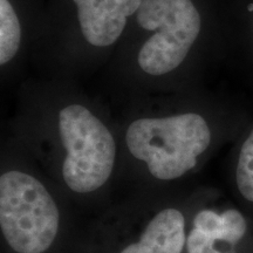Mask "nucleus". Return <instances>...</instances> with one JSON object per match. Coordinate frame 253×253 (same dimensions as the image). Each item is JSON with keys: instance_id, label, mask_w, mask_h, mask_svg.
I'll list each match as a JSON object with an SVG mask.
<instances>
[{"instance_id": "nucleus-8", "label": "nucleus", "mask_w": 253, "mask_h": 253, "mask_svg": "<svg viewBox=\"0 0 253 253\" xmlns=\"http://www.w3.org/2000/svg\"><path fill=\"white\" fill-rule=\"evenodd\" d=\"M184 244V217L176 209H166L148 224L140 242L121 253H182Z\"/></svg>"}, {"instance_id": "nucleus-6", "label": "nucleus", "mask_w": 253, "mask_h": 253, "mask_svg": "<svg viewBox=\"0 0 253 253\" xmlns=\"http://www.w3.org/2000/svg\"><path fill=\"white\" fill-rule=\"evenodd\" d=\"M46 0H0V75H25L45 14Z\"/></svg>"}, {"instance_id": "nucleus-3", "label": "nucleus", "mask_w": 253, "mask_h": 253, "mask_svg": "<svg viewBox=\"0 0 253 253\" xmlns=\"http://www.w3.org/2000/svg\"><path fill=\"white\" fill-rule=\"evenodd\" d=\"M211 140L210 126L197 112L137 118L125 132L131 156L147 163L151 175L164 181L178 178L194 169Z\"/></svg>"}, {"instance_id": "nucleus-7", "label": "nucleus", "mask_w": 253, "mask_h": 253, "mask_svg": "<svg viewBox=\"0 0 253 253\" xmlns=\"http://www.w3.org/2000/svg\"><path fill=\"white\" fill-rule=\"evenodd\" d=\"M194 226L186 240L188 253H237L235 246L219 249L217 245L223 242L238 244L248 227L243 214L233 209L220 214L201 211L195 217Z\"/></svg>"}, {"instance_id": "nucleus-1", "label": "nucleus", "mask_w": 253, "mask_h": 253, "mask_svg": "<svg viewBox=\"0 0 253 253\" xmlns=\"http://www.w3.org/2000/svg\"><path fill=\"white\" fill-rule=\"evenodd\" d=\"M205 31L203 0H143L100 75L131 89H184L197 75Z\"/></svg>"}, {"instance_id": "nucleus-2", "label": "nucleus", "mask_w": 253, "mask_h": 253, "mask_svg": "<svg viewBox=\"0 0 253 253\" xmlns=\"http://www.w3.org/2000/svg\"><path fill=\"white\" fill-rule=\"evenodd\" d=\"M143 0H46L32 50L37 77L79 81L100 75Z\"/></svg>"}, {"instance_id": "nucleus-9", "label": "nucleus", "mask_w": 253, "mask_h": 253, "mask_svg": "<svg viewBox=\"0 0 253 253\" xmlns=\"http://www.w3.org/2000/svg\"><path fill=\"white\" fill-rule=\"evenodd\" d=\"M236 178L242 195L250 202H253V130L240 149Z\"/></svg>"}, {"instance_id": "nucleus-4", "label": "nucleus", "mask_w": 253, "mask_h": 253, "mask_svg": "<svg viewBox=\"0 0 253 253\" xmlns=\"http://www.w3.org/2000/svg\"><path fill=\"white\" fill-rule=\"evenodd\" d=\"M56 131L66 153V184L79 194L101 188L112 175L118 150L108 126L86 103L68 101L56 113Z\"/></svg>"}, {"instance_id": "nucleus-5", "label": "nucleus", "mask_w": 253, "mask_h": 253, "mask_svg": "<svg viewBox=\"0 0 253 253\" xmlns=\"http://www.w3.org/2000/svg\"><path fill=\"white\" fill-rule=\"evenodd\" d=\"M60 214L45 186L27 173L11 170L0 177V226L18 253H42L53 244Z\"/></svg>"}]
</instances>
